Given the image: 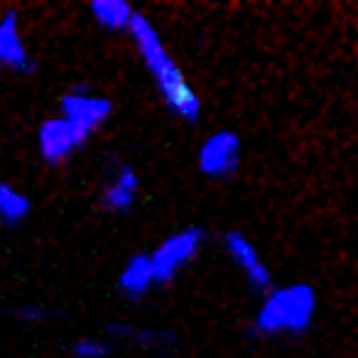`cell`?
Instances as JSON below:
<instances>
[{
  "instance_id": "9c48e42d",
  "label": "cell",
  "mask_w": 358,
  "mask_h": 358,
  "mask_svg": "<svg viewBox=\"0 0 358 358\" xmlns=\"http://www.w3.org/2000/svg\"><path fill=\"white\" fill-rule=\"evenodd\" d=\"M138 174H135L133 167L123 164V167L115 172L113 182L103 189V196H101V204L108 211H125L133 206L135 194H138Z\"/></svg>"
},
{
  "instance_id": "7a4b0ae2",
  "label": "cell",
  "mask_w": 358,
  "mask_h": 358,
  "mask_svg": "<svg viewBox=\"0 0 358 358\" xmlns=\"http://www.w3.org/2000/svg\"><path fill=\"white\" fill-rule=\"evenodd\" d=\"M317 307L314 289L307 285H289L273 292L255 317V331L260 334H299L309 327Z\"/></svg>"
},
{
  "instance_id": "3957f363",
  "label": "cell",
  "mask_w": 358,
  "mask_h": 358,
  "mask_svg": "<svg viewBox=\"0 0 358 358\" xmlns=\"http://www.w3.org/2000/svg\"><path fill=\"white\" fill-rule=\"evenodd\" d=\"M201 238H204L201 229H187L164 241L152 253V258H150L155 282H169V280L174 278V273L196 255V250H199V245H201Z\"/></svg>"
},
{
  "instance_id": "52a82bcc",
  "label": "cell",
  "mask_w": 358,
  "mask_h": 358,
  "mask_svg": "<svg viewBox=\"0 0 358 358\" xmlns=\"http://www.w3.org/2000/svg\"><path fill=\"white\" fill-rule=\"evenodd\" d=\"M226 250H229V255L234 258V263L245 270V275H248L250 285H253L255 289L270 287V270L263 265L260 255L255 253V248L250 245V241L245 238V236L229 234L226 236Z\"/></svg>"
},
{
  "instance_id": "ba28073f",
  "label": "cell",
  "mask_w": 358,
  "mask_h": 358,
  "mask_svg": "<svg viewBox=\"0 0 358 358\" xmlns=\"http://www.w3.org/2000/svg\"><path fill=\"white\" fill-rule=\"evenodd\" d=\"M0 64H8L20 71L32 69V62H30V57H27L25 47H22L20 35H17L15 13H8V15L0 20Z\"/></svg>"
},
{
  "instance_id": "8992f818",
  "label": "cell",
  "mask_w": 358,
  "mask_h": 358,
  "mask_svg": "<svg viewBox=\"0 0 358 358\" xmlns=\"http://www.w3.org/2000/svg\"><path fill=\"white\" fill-rule=\"evenodd\" d=\"M89 135H84L79 128H74L71 123H66L64 118L47 120L40 128V150L42 157L47 162H62L66 159L76 148L86 143Z\"/></svg>"
},
{
  "instance_id": "6da1fadb",
  "label": "cell",
  "mask_w": 358,
  "mask_h": 358,
  "mask_svg": "<svg viewBox=\"0 0 358 358\" xmlns=\"http://www.w3.org/2000/svg\"><path fill=\"white\" fill-rule=\"evenodd\" d=\"M128 27H130V32H133V40L138 42L140 55H143L148 69L152 71L155 81H157V89L162 91L167 106L177 115H182V118L196 120V115H199V110H201L199 99H196V94L189 89V84L185 81V74L177 69L172 57L167 55L162 40H159V35L155 32V27L148 22V17L133 13Z\"/></svg>"
},
{
  "instance_id": "30bf717a",
  "label": "cell",
  "mask_w": 358,
  "mask_h": 358,
  "mask_svg": "<svg viewBox=\"0 0 358 358\" xmlns=\"http://www.w3.org/2000/svg\"><path fill=\"white\" fill-rule=\"evenodd\" d=\"M152 268H150V258L145 255H135L128 265H125L123 275H120V289L128 297H140L150 289L152 285Z\"/></svg>"
},
{
  "instance_id": "8fae6325",
  "label": "cell",
  "mask_w": 358,
  "mask_h": 358,
  "mask_svg": "<svg viewBox=\"0 0 358 358\" xmlns=\"http://www.w3.org/2000/svg\"><path fill=\"white\" fill-rule=\"evenodd\" d=\"M91 13L101 25L110 27V30H123L130 25V17H133L128 3H118V0H99L91 6Z\"/></svg>"
},
{
  "instance_id": "4fadbf2b",
  "label": "cell",
  "mask_w": 358,
  "mask_h": 358,
  "mask_svg": "<svg viewBox=\"0 0 358 358\" xmlns=\"http://www.w3.org/2000/svg\"><path fill=\"white\" fill-rule=\"evenodd\" d=\"M108 348L101 341H94V338H84L74 346V356L76 358H103Z\"/></svg>"
},
{
  "instance_id": "7c38bea8",
  "label": "cell",
  "mask_w": 358,
  "mask_h": 358,
  "mask_svg": "<svg viewBox=\"0 0 358 358\" xmlns=\"http://www.w3.org/2000/svg\"><path fill=\"white\" fill-rule=\"evenodd\" d=\"M30 211V201L8 185H0V216L8 221H17Z\"/></svg>"
},
{
  "instance_id": "5b68a950",
  "label": "cell",
  "mask_w": 358,
  "mask_h": 358,
  "mask_svg": "<svg viewBox=\"0 0 358 358\" xmlns=\"http://www.w3.org/2000/svg\"><path fill=\"white\" fill-rule=\"evenodd\" d=\"M110 101L99 99V96H89L84 91H74L62 99V110H64V120L79 128L84 135H91L106 118L110 115Z\"/></svg>"
},
{
  "instance_id": "277c9868",
  "label": "cell",
  "mask_w": 358,
  "mask_h": 358,
  "mask_svg": "<svg viewBox=\"0 0 358 358\" xmlns=\"http://www.w3.org/2000/svg\"><path fill=\"white\" fill-rule=\"evenodd\" d=\"M241 162V140L238 135L229 133H214L199 150V167L209 177H229L236 172Z\"/></svg>"
}]
</instances>
